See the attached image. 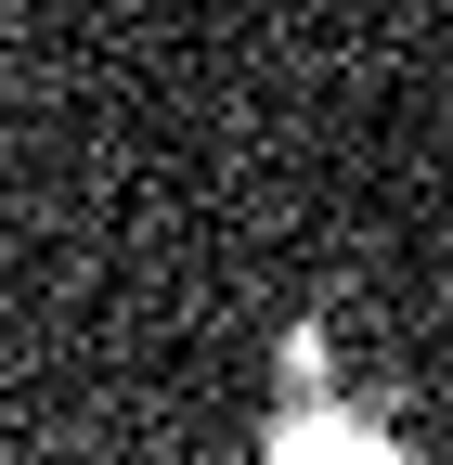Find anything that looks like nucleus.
<instances>
[{
    "label": "nucleus",
    "instance_id": "obj_1",
    "mask_svg": "<svg viewBox=\"0 0 453 465\" xmlns=\"http://www.w3.org/2000/svg\"><path fill=\"white\" fill-rule=\"evenodd\" d=\"M272 465H402V452L363 440V427H286V440H272Z\"/></svg>",
    "mask_w": 453,
    "mask_h": 465
}]
</instances>
